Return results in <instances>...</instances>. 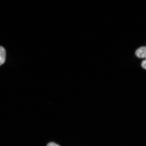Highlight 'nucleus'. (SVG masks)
I'll use <instances>...</instances> for the list:
<instances>
[{
  "label": "nucleus",
  "instance_id": "obj_1",
  "mask_svg": "<svg viewBox=\"0 0 146 146\" xmlns=\"http://www.w3.org/2000/svg\"><path fill=\"white\" fill-rule=\"evenodd\" d=\"M146 48L145 46H142L137 50L135 52V55L137 57L140 58H145Z\"/></svg>",
  "mask_w": 146,
  "mask_h": 146
},
{
  "label": "nucleus",
  "instance_id": "obj_3",
  "mask_svg": "<svg viewBox=\"0 0 146 146\" xmlns=\"http://www.w3.org/2000/svg\"><path fill=\"white\" fill-rule=\"evenodd\" d=\"M146 60H144L143 61H142V63H141V66L142 68L146 69Z\"/></svg>",
  "mask_w": 146,
  "mask_h": 146
},
{
  "label": "nucleus",
  "instance_id": "obj_4",
  "mask_svg": "<svg viewBox=\"0 0 146 146\" xmlns=\"http://www.w3.org/2000/svg\"><path fill=\"white\" fill-rule=\"evenodd\" d=\"M47 146H60L54 142H50L47 145Z\"/></svg>",
  "mask_w": 146,
  "mask_h": 146
},
{
  "label": "nucleus",
  "instance_id": "obj_2",
  "mask_svg": "<svg viewBox=\"0 0 146 146\" xmlns=\"http://www.w3.org/2000/svg\"><path fill=\"white\" fill-rule=\"evenodd\" d=\"M6 58V51L4 47L0 46V66L4 64Z\"/></svg>",
  "mask_w": 146,
  "mask_h": 146
}]
</instances>
